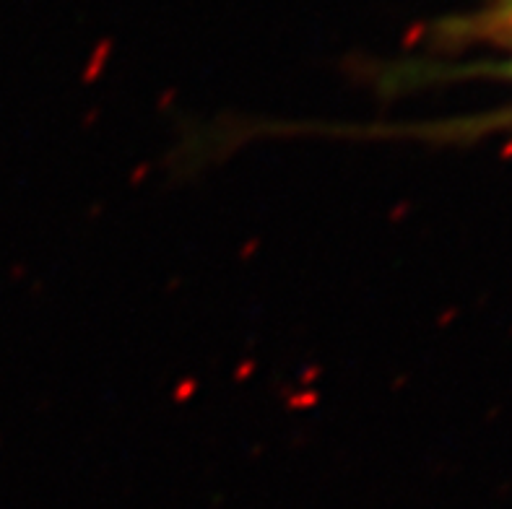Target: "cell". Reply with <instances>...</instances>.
Returning <instances> with one entry per match:
<instances>
[{"label": "cell", "mask_w": 512, "mask_h": 509, "mask_svg": "<svg viewBox=\"0 0 512 509\" xmlns=\"http://www.w3.org/2000/svg\"><path fill=\"white\" fill-rule=\"evenodd\" d=\"M437 45L466 42H512V0H489L479 11L445 19L435 26Z\"/></svg>", "instance_id": "6da1fadb"}, {"label": "cell", "mask_w": 512, "mask_h": 509, "mask_svg": "<svg viewBox=\"0 0 512 509\" xmlns=\"http://www.w3.org/2000/svg\"><path fill=\"white\" fill-rule=\"evenodd\" d=\"M500 73H502V76H510V78H512V60H510V63H507V65H502Z\"/></svg>", "instance_id": "7a4b0ae2"}]
</instances>
